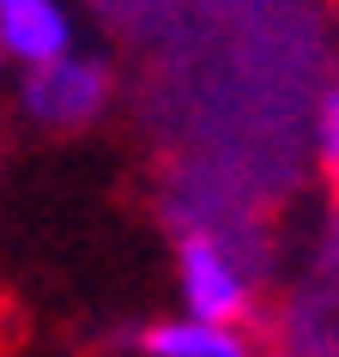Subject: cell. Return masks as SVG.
Wrapping results in <instances>:
<instances>
[{"label": "cell", "instance_id": "3", "mask_svg": "<svg viewBox=\"0 0 339 357\" xmlns=\"http://www.w3.org/2000/svg\"><path fill=\"white\" fill-rule=\"evenodd\" d=\"M73 49V19L61 0H0V55L37 67V61Z\"/></svg>", "mask_w": 339, "mask_h": 357}, {"label": "cell", "instance_id": "4", "mask_svg": "<svg viewBox=\"0 0 339 357\" xmlns=\"http://www.w3.org/2000/svg\"><path fill=\"white\" fill-rule=\"evenodd\" d=\"M140 351L151 357H248L236 321H206V315H182V321H158L146 327Z\"/></svg>", "mask_w": 339, "mask_h": 357}, {"label": "cell", "instance_id": "2", "mask_svg": "<svg viewBox=\"0 0 339 357\" xmlns=\"http://www.w3.org/2000/svg\"><path fill=\"white\" fill-rule=\"evenodd\" d=\"M182 297H188V315H206V321H236L248 309V279L236 273L218 236L194 230L182 243Z\"/></svg>", "mask_w": 339, "mask_h": 357}, {"label": "cell", "instance_id": "6", "mask_svg": "<svg viewBox=\"0 0 339 357\" xmlns=\"http://www.w3.org/2000/svg\"><path fill=\"white\" fill-rule=\"evenodd\" d=\"M0 79H6V55H0Z\"/></svg>", "mask_w": 339, "mask_h": 357}, {"label": "cell", "instance_id": "5", "mask_svg": "<svg viewBox=\"0 0 339 357\" xmlns=\"http://www.w3.org/2000/svg\"><path fill=\"white\" fill-rule=\"evenodd\" d=\"M321 158H327V169L339 176V91L321 103Z\"/></svg>", "mask_w": 339, "mask_h": 357}, {"label": "cell", "instance_id": "1", "mask_svg": "<svg viewBox=\"0 0 339 357\" xmlns=\"http://www.w3.org/2000/svg\"><path fill=\"white\" fill-rule=\"evenodd\" d=\"M103 97H110L103 61L79 55V49H61L37 67H24V115L43 128H85L91 115H103Z\"/></svg>", "mask_w": 339, "mask_h": 357}]
</instances>
